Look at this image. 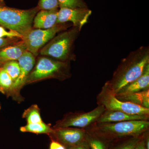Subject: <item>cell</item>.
I'll return each mask as SVG.
<instances>
[{
	"instance_id": "3",
	"label": "cell",
	"mask_w": 149,
	"mask_h": 149,
	"mask_svg": "<svg viewBox=\"0 0 149 149\" xmlns=\"http://www.w3.org/2000/svg\"><path fill=\"white\" fill-rule=\"evenodd\" d=\"M39 10L37 6L28 10L11 8L5 6H1L0 25L24 37L32 29L33 20Z\"/></svg>"
},
{
	"instance_id": "11",
	"label": "cell",
	"mask_w": 149,
	"mask_h": 149,
	"mask_svg": "<svg viewBox=\"0 0 149 149\" xmlns=\"http://www.w3.org/2000/svg\"><path fill=\"white\" fill-rule=\"evenodd\" d=\"M92 11L87 8H61L58 13L57 24L71 22L80 31L88 22Z\"/></svg>"
},
{
	"instance_id": "16",
	"label": "cell",
	"mask_w": 149,
	"mask_h": 149,
	"mask_svg": "<svg viewBox=\"0 0 149 149\" xmlns=\"http://www.w3.org/2000/svg\"><path fill=\"white\" fill-rule=\"evenodd\" d=\"M116 96L122 101L128 102L149 109V89L138 93Z\"/></svg>"
},
{
	"instance_id": "17",
	"label": "cell",
	"mask_w": 149,
	"mask_h": 149,
	"mask_svg": "<svg viewBox=\"0 0 149 149\" xmlns=\"http://www.w3.org/2000/svg\"><path fill=\"white\" fill-rule=\"evenodd\" d=\"M19 130L22 132H29L36 134H46L49 136L54 132V128L50 124H47L42 122L38 123H27L20 127Z\"/></svg>"
},
{
	"instance_id": "31",
	"label": "cell",
	"mask_w": 149,
	"mask_h": 149,
	"mask_svg": "<svg viewBox=\"0 0 149 149\" xmlns=\"http://www.w3.org/2000/svg\"><path fill=\"white\" fill-rule=\"evenodd\" d=\"M1 109V104H0V109Z\"/></svg>"
},
{
	"instance_id": "8",
	"label": "cell",
	"mask_w": 149,
	"mask_h": 149,
	"mask_svg": "<svg viewBox=\"0 0 149 149\" xmlns=\"http://www.w3.org/2000/svg\"><path fill=\"white\" fill-rule=\"evenodd\" d=\"M105 110L102 105H98L89 112L67 113L61 119L56 122L53 128L74 127L85 129L95 122Z\"/></svg>"
},
{
	"instance_id": "9",
	"label": "cell",
	"mask_w": 149,
	"mask_h": 149,
	"mask_svg": "<svg viewBox=\"0 0 149 149\" xmlns=\"http://www.w3.org/2000/svg\"><path fill=\"white\" fill-rule=\"evenodd\" d=\"M53 140L62 144L65 148L74 146L87 141V132L84 128L65 127L54 128L49 135Z\"/></svg>"
},
{
	"instance_id": "10",
	"label": "cell",
	"mask_w": 149,
	"mask_h": 149,
	"mask_svg": "<svg viewBox=\"0 0 149 149\" xmlns=\"http://www.w3.org/2000/svg\"><path fill=\"white\" fill-rule=\"evenodd\" d=\"M17 61L20 66V72L18 78L14 83L13 100L21 103L24 101V99L20 94V91L26 85L27 77L34 68L35 63V56L30 52L26 51Z\"/></svg>"
},
{
	"instance_id": "28",
	"label": "cell",
	"mask_w": 149,
	"mask_h": 149,
	"mask_svg": "<svg viewBox=\"0 0 149 149\" xmlns=\"http://www.w3.org/2000/svg\"><path fill=\"white\" fill-rule=\"evenodd\" d=\"M66 149H90V148L88 141H87L80 145L66 148Z\"/></svg>"
},
{
	"instance_id": "27",
	"label": "cell",
	"mask_w": 149,
	"mask_h": 149,
	"mask_svg": "<svg viewBox=\"0 0 149 149\" xmlns=\"http://www.w3.org/2000/svg\"><path fill=\"white\" fill-rule=\"evenodd\" d=\"M49 149H66L64 146L56 140H52L50 144Z\"/></svg>"
},
{
	"instance_id": "26",
	"label": "cell",
	"mask_w": 149,
	"mask_h": 149,
	"mask_svg": "<svg viewBox=\"0 0 149 149\" xmlns=\"http://www.w3.org/2000/svg\"><path fill=\"white\" fill-rule=\"evenodd\" d=\"M20 38H0V49L10 45H13L19 42Z\"/></svg>"
},
{
	"instance_id": "6",
	"label": "cell",
	"mask_w": 149,
	"mask_h": 149,
	"mask_svg": "<svg viewBox=\"0 0 149 149\" xmlns=\"http://www.w3.org/2000/svg\"><path fill=\"white\" fill-rule=\"evenodd\" d=\"M97 100L98 105H102L108 110L124 112L130 114L149 115V109L117 99L107 82L97 96Z\"/></svg>"
},
{
	"instance_id": "18",
	"label": "cell",
	"mask_w": 149,
	"mask_h": 149,
	"mask_svg": "<svg viewBox=\"0 0 149 149\" xmlns=\"http://www.w3.org/2000/svg\"><path fill=\"white\" fill-rule=\"evenodd\" d=\"M14 83L7 72L2 68L0 67V92L8 97H11L13 100L14 97Z\"/></svg>"
},
{
	"instance_id": "2",
	"label": "cell",
	"mask_w": 149,
	"mask_h": 149,
	"mask_svg": "<svg viewBox=\"0 0 149 149\" xmlns=\"http://www.w3.org/2000/svg\"><path fill=\"white\" fill-rule=\"evenodd\" d=\"M88 133L111 142L128 137L142 136L149 130V120L94 123L85 128Z\"/></svg>"
},
{
	"instance_id": "14",
	"label": "cell",
	"mask_w": 149,
	"mask_h": 149,
	"mask_svg": "<svg viewBox=\"0 0 149 149\" xmlns=\"http://www.w3.org/2000/svg\"><path fill=\"white\" fill-rule=\"evenodd\" d=\"M58 9L40 10L33 20L34 27L37 29H47L52 28L57 24Z\"/></svg>"
},
{
	"instance_id": "29",
	"label": "cell",
	"mask_w": 149,
	"mask_h": 149,
	"mask_svg": "<svg viewBox=\"0 0 149 149\" xmlns=\"http://www.w3.org/2000/svg\"><path fill=\"white\" fill-rule=\"evenodd\" d=\"M144 134L143 135L141 140L137 143L136 146H135L133 149H146V146H145Z\"/></svg>"
},
{
	"instance_id": "1",
	"label": "cell",
	"mask_w": 149,
	"mask_h": 149,
	"mask_svg": "<svg viewBox=\"0 0 149 149\" xmlns=\"http://www.w3.org/2000/svg\"><path fill=\"white\" fill-rule=\"evenodd\" d=\"M149 64L148 47L142 46L122 59L111 80L107 81L116 94L121 88L132 83L143 74Z\"/></svg>"
},
{
	"instance_id": "4",
	"label": "cell",
	"mask_w": 149,
	"mask_h": 149,
	"mask_svg": "<svg viewBox=\"0 0 149 149\" xmlns=\"http://www.w3.org/2000/svg\"><path fill=\"white\" fill-rule=\"evenodd\" d=\"M80 32L79 29L75 27L62 31L43 47L40 51V54L65 62H68L70 60L74 59L72 48Z\"/></svg>"
},
{
	"instance_id": "30",
	"label": "cell",
	"mask_w": 149,
	"mask_h": 149,
	"mask_svg": "<svg viewBox=\"0 0 149 149\" xmlns=\"http://www.w3.org/2000/svg\"><path fill=\"white\" fill-rule=\"evenodd\" d=\"M5 6L4 0H0V7Z\"/></svg>"
},
{
	"instance_id": "21",
	"label": "cell",
	"mask_w": 149,
	"mask_h": 149,
	"mask_svg": "<svg viewBox=\"0 0 149 149\" xmlns=\"http://www.w3.org/2000/svg\"><path fill=\"white\" fill-rule=\"evenodd\" d=\"M1 67L7 72L14 82L18 78L20 74V66L17 61L7 62Z\"/></svg>"
},
{
	"instance_id": "7",
	"label": "cell",
	"mask_w": 149,
	"mask_h": 149,
	"mask_svg": "<svg viewBox=\"0 0 149 149\" xmlns=\"http://www.w3.org/2000/svg\"><path fill=\"white\" fill-rule=\"evenodd\" d=\"M69 27V24H58L50 29H31L28 33L22 37L27 47V51L37 56L41 48L52 39L57 33L66 30Z\"/></svg>"
},
{
	"instance_id": "25",
	"label": "cell",
	"mask_w": 149,
	"mask_h": 149,
	"mask_svg": "<svg viewBox=\"0 0 149 149\" xmlns=\"http://www.w3.org/2000/svg\"><path fill=\"white\" fill-rule=\"evenodd\" d=\"M4 37L10 38L17 37L21 39L23 37L22 35L18 32L11 30L10 31H7L2 26H0V38H3Z\"/></svg>"
},
{
	"instance_id": "22",
	"label": "cell",
	"mask_w": 149,
	"mask_h": 149,
	"mask_svg": "<svg viewBox=\"0 0 149 149\" xmlns=\"http://www.w3.org/2000/svg\"><path fill=\"white\" fill-rule=\"evenodd\" d=\"M87 140L90 146V149H107L109 143V142H107L97 136H94L88 132Z\"/></svg>"
},
{
	"instance_id": "24",
	"label": "cell",
	"mask_w": 149,
	"mask_h": 149,
	"mask_svg": "<svg viewBox=\"0 0 149 149\" xmlns=\"http://www.w3.org/2000/svg\"><path fill=\"white\" fill-rule=\"evenodd\" d=\"M40 10H53L58 9V0H39L38 6Z\"/></svg>"
},
{
	"instance_id": "13",
	"label": "cell",
	"mask_w": 149,
	"mask_h": 149,
	"mask_svg": "<svg viewBox=\"0 0 149 149\" xmlns=\"http://www.w3.org/2000/svg\"><path fill=\"white\" fill-rule=\"evenodd\" d=\"M149 89V64L146 67L143 74L132 83L125 85L115 94L116 95H123L138 93Z\"/></svg>"
},
{
	"instance_id": "23",
	"label": "cell",
	"mask_w": 149,
	"mask_h": 149,
	"mask_svg": "<svg viewBox=\"0 0 149 149\" xmlns=\"http://www.w3.org/2000/svg\"><path fill=\"white\" fill-rule=\"evenodd\" d=\"M61 8H87L83 0H58Z\"/></svg>"
},
{
	"instance_id": "20",
	"label": "cell",
	"mask_w": 149,
	"mask_h": 149,
	"mask_svg": "<svg viewBox=\"0 0 149 149\" xmlns=\"http://www.w3.org/2000/svg\"><path fill=\"white\" fill-rule=\"evenodd\" d=\"M22 118L27 123H38L43 122L41 116V111L37 104H33L25 109L22 115Z\"/></svg>"
},
{
	"instance_id": "5",
	"label": "cell",
	"mask_w": 149,
	"mask_h": 149,
	"mask_svg": "<svg viewBox=\"0 0 149 149\" xmlns=\"http://www.w3.org/2000/svg\"><path fill=\"white\" fill-rule=\"evenodd\" d=\"M70 76V67L68 62L42 57L39 59L29 74L26 85L49 78L63 80Z\"/></svg>"
},
{
	"instance_id": "12",
	"label": "cell",
	"mask_w": 149,
	"mask_h": 149,
	"mask_svg": "<svg viewBox=\"0 0 149 149\" xmlns=\"http://www.w3.org/2000/svg\"><path fill=\"white\" fill-rule=\"evenodd\" d=\"M149 115L130 114L124 112L106 110L96 120L97 123L149 120Z\"/></svg>"
},
{
	"instance_id": "19",
	"label": "cell",
	"mask_w": 149,
	"mask_h": 149,
	"mask_svg": "<svg viewBox=\"0 0 149 149\" xmlns=\"http://www.w3.org/2000/svg\"><path fill=\"white\" fill-rule=\"evenodd\" d=\"M143 135L140 136L128 137L112 141L111 142L113 143L111 145L109 142L107 149H133L141 140Z\"/></svg>"
},
{
	"instance_id": "15",
	"label": "cell",
	"mask_w": 149,
	"mask_h": 149,
	"mask_svg": "<svg viewBox=\"0 0 149 149\" xmlns=\"http://www.w3.org/2000/svg\"><path fill=\"white\" fill-rule=\"evenodd\" d=\"M27 47L22 40L15 44L0 49V67L7 62L17 61Z\"/></svg>"
}]
</instances>
